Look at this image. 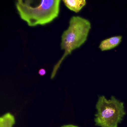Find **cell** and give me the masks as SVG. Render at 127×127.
<instances>
[{
	"mask_svg": "<svg viewBox=\"0 0 127 127\" xmlns=\"http://www.w3.org/2000/svg\"><path fill=\"white\" fill-rule=\"evenodd\" d=\"M60 0H18L16 9L21 18L30 27L44 26L57 18L60 11Z\"/></svg>",
	"mask_w": 127,
	"mask_h": 127,
	"instance_id": "6da1fadb",
	"label": "cell"
},
{
	"mask_svg": "<svg viewBox=\"0 0 127 127\" xmlns=\"http://www.w3.org/2000/svg\"><path fill=\"white\" fill-rule=\"evenodd\" d=\"M91 24L88 20L79 16H73L69 26L61 37V49L64 50V55L55 65L52 71L51 79L55 78L64 59L73 51L79 48L87 41L91 29Z\"/></svg>",
	"mask_w": 127,
	"mask_h": 127,
	"instance_id": "7a4b0ae2",
	"label": "cell"
},
{
	"mask_svg": "<svg viewBox=\"0 0 127 127\" xmlns=\"http://www.w3.org/2000/svg\"><path fill=\"white\" fill-rule=\"evenodd\" d=\"M96 108L94 122L100 127H118L126 114L124 103L114 96L109 99L104 96H99Z\"/></svg>",
	"mask_w": 127,
	"mask_h": 127,
	"instance_id": "3957f363",
	"label": "cell"
},
{
	"mask_svg": "<svg viewBox=\"0 0 127 127\" xmlns=\"http://www.w3.org/2000/svg\"><path fill=\"white\" fill-rule=\"evenodd\" d=\"M122 36H114L102 41L99 44L101 51L110 50L117 47L122 41Z\"/></svg>",
	"mask_w": 127,
	"mask_h": 127,
	"instance_id": "277c9868",
	"label": "cell"
},
{
	"mask_svg": "<svg viewBox=\"0 0 127 127\" xmlns=\"http://www.w3.org/2000/svg\"><path fill=\"white\" fill-rule=\"evenodd\" d=\"M63 2L67 8L75 13L79 12L87 3L85 0H64Z\"/></svg>",
	"mask_w": 127,
	"mask_h": 127,
	"instance_id": "5b68a950",
	"label": "cell"
},
{
	"mask_svg": "<svg viewBox=\"0 0 127 127\" xmlns=\"http://www.w3.org/2000/svg\"><path fill=\"white\" fill-rule=\"evenodd\" d=\"M15 123V117L11 113L8 112L0 117V127H13Z\"/></svg>",
	"mask_w": 127,
	"mask_h": 127,
	"instance_id": "8992f818",
	"label": "cell"
},
{
	"mask_svg": "<svg viewBox=\"0 0 127 127\" xmlns=\"http://www.w3.org/2000/svg\"><path fill=\"white\" fill-rule=\"evenodd\" d=\"M38 73L41 76H44L46 74V71L44 69H41L38 71Z\"/></svg>",
	"mask_w": 127,
	"mask_h": 127,
	"instance_id": "52a82bcc",
	"label": "cell"
},
{
	"mask_svg": "<svg viewBox=\"0 0 127 127\" xmlns=\"http://www.w3.org/2000/svg\"><path fill=\"white\" fill-rule=\"evenodd\" d=\"M60 127H79L75 125H72V124H68V125H64Z\"/></svg>",
	"mask_w": 127,
	"mask_h": 127,
	"instance_id": "ba28073f",
	"label": "cell"
}]
</instances>
